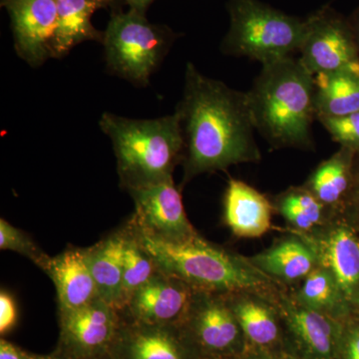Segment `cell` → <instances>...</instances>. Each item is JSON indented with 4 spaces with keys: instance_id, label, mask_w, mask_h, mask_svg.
I'll return each mask as SVG.
<instances>
[{
    "instance_id": "obj_30",
    "label": "cell",
    "mask_w": 359,
    "mask_h": 359,
    "mask_svg": "<svg viewBox=\"0 0 359 359\" xmlns=\"http://www.w3.org/2000/svg\"><path fill=\"white\" fill-rule=\"evenodd\" d=\"M342 219H346L354 230L359 231V153L354 158L353 187Z\"/></svg>"
},
{
    "instance_id": "obj_32",
    "label": "cell",
    "mask_w": 359,
    "mask_h": 359,
    "mask_svg": "<svg viewBox=\"0 0 359 359\" xmlns=\"http://www.w3.org/2000/svg\"><path fill=\"white\" fill-rule=\"evenodd\" d=\"M0 359H33L32 353H28L13 342L4 339L0 340Z\"/></svg>"
},
{
    "instance_id": "obj_34",
    "label": "cell",
    "mask_w": 359,
    "mask_h": 359,
    "mask_svg": "<svg viewBox=\"0 0 359 359\" xmlns=\"http://www.w3.org/2000/svg\"><path fill=\"white\" fill-rule=\"evenodd\" d=\"M347 18H348L349 25H351V29H353L354 39H355L359 53V6L354 9L353 13L347 16Z\"/></svg>"
},
{
    "instance_id": "obj_28",
    "label": "cell",
    "mask_w": 359,
    "mask_h": 359,
    "mask_svg": "<svg viewBox=\"0 0 359 359\" xmlns=\"http://www.w3.org/2000/svg\"><path fill=\"white\" fill-rule=\"evenodd\" d=\"M332 140L340 147L359 153V111L339 117L318 118Z\"/></svg>"
},
{
    "instance_id": "obj_4",
    "label": "cell",
    "mask_w": 359,
    "mask_h": 359,
    "mask_svg": "<svg viewBox=\"0 0 359 359\" xmlns=\"http://www.w3.org/2000/svg\"><path fill=\"white\" fill-rule=\"evenodd\" d=\"M99 126L114 149L120 186L129 191L173 179L185 156L178 113L157 119H130L104 113Z\"/></svg>"
},
{
    "instance_id": "obj_5",
    "label": "cell",
    "mask_w": 359,
    "mask_h": 359,
    "mask_svg": "<svg viewBox=\"0 0 359 359\" xmlns=\"http://www.w3.org/2000/svg\"><path fill=\"white\" fill-rule=\"evenodd\" d=\"M230 27L221 44L224 54L262 65L299 51L306 18L283 13L261 0H229Z\"/></svg>"
},
{
    "instance_id": "obj_36",
    "label": "cell",
    "mask_w": 359,
    "mask_h": 359,
    "mask_svg": "<svg viewBox=\"0 0 359 359\" xmlns=\"http://www.w3.org/2000/svg\"><path fill=\"white\" fill-rule=\"evenodd\" d=\"M33 359H71L68 358V356L65 355V354L58 353L57 351H54L53 353L50 354H45V355H41V354H35L32 353Z\"/></svg>"
},
{
    "instance_id": "obj_26",
    "label": "cell",
    "mask_w": 359,
    "mask_h": 359,
    "mask_svg": "<svg viewBox=\"0 0 359 359\" xmlns=\"http://www.w3.org/2000/svg\"><path fill=\"white\" fill-rule=\"evenodd\" d=\"M124 226L126 238L120 311L124 308L132 294L159 271L152 257L142 245L131 221L129 219L126 222Z\"/></svg>"
},
{
    "instance_id": "obj_11",
    "label": "cell",
    "mask_w": 359,
    "mask_h": 359,
    "mask_svg": "<svg viewBox=\"0 0 359 359\" xmlns=\"http://www.w3.org/2000/svg\"><path fill=\"white\" fill-rule=\"evenodd\" d=\"M128 193L135 204L130 219L141 233L165 242H181L199 233L187 217L181 190L174 180Z\"/></svg>"
},
{
    "instance_id": "obj_37",
    "label": "cell",
    "mask_w": 359,
    "mask_h": 359,
    "mask_svg": "<svg viewBox=\"0 0 359 359\" xmlns=\"http://www.w3.org/2000/svg\"><path fill=\"white\" fill-rule=\"evenodd\" d=\"M353 308L356 309V311L359 313V295L358 297H356V299H353Z\"/></svg>"
},
{
    "instance_id": "obj_10",
    "label": "cell",
    "mask_w": 359,
    "mask_h": 359,
    "mask_svg": "<svg viewBox=\"0 0 359 359\" xmlns=\"http://www.w3.org/2000/svg\"><path fill=\"white\" fill-rule=\"evenodd\" d=\"M285 327L287 351L297 359H339L344 321L301 306L283 289L276 297Z\"/></svg>"
},
{
    "instance_id": "obj_17",
    "label": "cell",
    "mask_w": 359,
    "mask_h": 359,
    "mask_svg": "<svg viewBox=\"0 0 359 359\" xmlns=\"http://www.w3.org/2000/svg\"><path fill=\"white\" fill-rule=\"evenodd\" d=\"M249 259L264 275L287 290L299 287L320 264L313 245L292 231L276 238L271 247Z\"/></svg>"
},
{
    "instance_id": "obj_8",
    "label": "cell",
    "mask_w": 359,
    "mask_h": 359,
    "mask_svg": "<svg viewBox=\"0 0 359 359\" xmlns=\"http://www.w3.org/2000/svg\"><path fill=\"white\" fill-rule=\"evenodd\" d=\"M301 61L313 75L359 69V53L348 18L325 6L306 18Z\"/></svg>"
},
{
    "instance_id": "obj_13",
    "label": "cell",
    "mask_w": 359,
    "mask_h": 359,
    "mask_svg": "<svg viewBox=\"0 0 359 359\" xmlns=\"http://www.w3.org/2000/svg\"><path fill=\"white\" fill-rule=\"evenodd\" d=\"M120 314L111 359H201L180 325H147Z\"/></svg>"
},
{
    "instance_id": "obj_3",
    "label": "cell",
    "mask_w": 359,
    "mask_h": 359,
    "mask_svg": "<svg viewBox=\"0 0 359 359\" xmlns=\"http://www.w3.org/2000/svg\"><path fill=\"white\" fill-rule=\"evenodd\" d=\"M130 221L158 269L183 280L193 290L276 294L283 289L255 266L249 257L209 242L200 233L181 242H165L141 233Z\"/></svg>"
},
{
    "instance_id": "obj_1",
    "label": "cell",
    "mask_w": 359,
    "mask_h": 359,
    "mask_svg": "<svg viewBox=\"0 0 359 359\" xmlns=\"http://www.w3.org/2000/svg\"><path fill=\"white\" fill-rule=\"evenodd\" d=\"M184 87L176 109L185 140L183 185L202 174L261 162L247 92L205 76L191 62Z\"/></svg>"
},
{
    "instance_id": "obj_18",
    "label": "cell",
    "mask_w": 359,
    "mask_h": 359,
    "mask_svg": "<svg viewBox=\"0 0 359 359\" xmlns=\"http://www.w3.org/2000/svg\"><path fill=\"white\" fill-rule=\"evenodd\" d=\"M275 208L266 195L241 180L231 179L224 197V222L243 238H261L271 231Z\"/></svg>"
},
{
    "instance_id": "obj_7",
    "label": "cell",
    "mask_w": 359,
    "mask_h": 359,
    "mask_svg": "<svg viewBox=\"0 0 359 359\" xmlns=\"http://www.w3.org/2000/svg\"><path fill=\"white\" fill-rule=\"evenodd\" d=\"M180 327L201 359H236L247 351L226 294L194 290Z\"/></svg>"
},
{
    "instance_id": "obj_27",
    "label": "cell",
    "mask_w": 359,
    "mask_h": 359,
    "mask_svg": "<svg viewBox=\"0 0 359 359\" xmlns=\"http://www.w3.org/2000/svg\"><path fill=\"white\" fill-rule=\"evenodd\" d=\"M0 249L13 250L27 257L44 273L48 269L51 257L25 231L15 228L6 219H0Z\"/></svg>"
},
{
    "instance_id": "obj_19",
    "label": "cell",
    "mask_w": 359,
    "mask_h": 359,
    "mask_svg": "<svg viewBox=\"0 0 359 359\" xmlns=\"http://www.w3.org/2000/svg\"><path fill=\"white\" fill-rule=\"evenodd\" d=\"M45 273L55 285L58 311L80 308L99 297L87 248H66L57 256L51 257Z\"/></svg>"
},
{
    "instance_id": "obj_20",
    "label": "cell",
    "mask_w": 359,
    "mask_h": 359,
    "mask_svg": "<svg viewBox=\"0 0 359 359\" xmlns=\"http://www.w3.org/2000/svg\"><path fill=\"white\" fill-rule=\"evenodd\" d=\"M355 155L353 151L340 147L332 157L321 162L302 184L334 219L342 218L351 195Z\"/></svg>"
},
{
    "instance_id": "obj_33",
    "label": "cell",
    "mask_w": 359,
    "mask_h": 359,
    "mask_svg": "<svg viewBox=\"0 0 359 359\" xmlns=\"http://www.w3.org/2000/svg\"><path fill=\"white\" fill-rule=\"evenodd\" d=\"M236 359H297L287 353V351H276V353H271V351H252V349H247L242 355L238 356Z\"/></svg>"
},
{
    "instance_id": "obj_35",
    "label": "cell",
    "mask_w": 359,
    "mask_h": 359,
    "mask_svg": "<svg viewBox=\"0 0 359 359\" xmlns=\"http://www.w3.org/2000/svg\"><path fill=\"white\" fill-rule=\"evenodd\" d=\"M130 6L131 11L141 14H145L148 7L152 4L153 0H125Z\"/></svg>"
},
{
    "instance_id": "obj_14",
    "label": "cell",
    "mask_w": 359,
    "mask_h": 359,
    "mask_svg": "<svg viewBox=\"0 0 359 359\" xmlns=\"http://www.w3.org/2000/svg\"><path fill=\"white\" fill-rule=\"evenodd\" d=\"M194 290L183 280L159 271L132 294L120 313L147 325H181Z\"/></svg>"
},
{
    "instance_id": "obj_25",
    "label": "cell",
    "mask_w": 359,
    "mask_h": 359,
    "mask_svg": "<svg viewBox=\"0 0 359 359\" xmlns=\"http://www.w3.org/2000/svg\"><path fill=\"white\" fill-rule=\"evenodd\" d=\"M275 212L287 226V231L308 235L332 222L327 211L313 194L304 185L290 187L271 199Z\"/></svg>"
},
{
    "instance_id": "obj_24",
    "label": "cell",
    "mask_w": 359,
    "mask_h": 359,
    "mask_svg": "<svg viewBox=\"0 0 359 359\" xmlns=\"http://www.w3.org/2000/svg\"><path fill=\"white\" fill-rule=\"evenodd\" d=\"M316 119L339 117L359 111V69L314 75Z\"/></svg>"
},
{
    "instance_id": "obj_6",
    "label": "cell",
    "mask_w": 359,
    "mask_h": 359,
    "mask_svg": "<svg viewBox=\"0 0 359 359\" xmlns=\"http://www.w3.org/2000/svg\"><path fill=\"white\" fill-rule=\"evenodd\" d=\"M177 35L166 25H154L145 14L114 13L104 32L106 65L116 76L137 87L149 85Z\"/></svg>"
},
{
    "instance_id": "obj_22",
    "label": "cell",
    "mask_w": 359,
    "mask_h": 359,
    "mask_svg": "<svg viewBox=\"0 0 359 359\" xmlns=\"http://www.w3.org/2000/svg\"><path fill=\"white\" fill-rule=\"evenodd\" d=\"M113 0H57V28L53 58L65 57L74 47L85 41L102 43L104 32L91 22L97 9Z\"/></svg>"
},
{
    "instance_id": "obj_12",
    "label": "cell",
    "mask_w": 359,
    "mask_h": 359,
    "mask_svg": "<svg viewBox=\"0 0 359 359\" xmlns=\"http://www.w3.org/2000/svg\"><path fill=\"white\" fill-rule=\"evenodd\" d=\"M1 4L11 16L18 55L33 67L53 58L57 0H1Z\"/></svg>"
},
{
    "instance_id": "obj_2",
    "label": "cell",
    "mask_w": 359,
    "mask_h": 359,
    "mask_svg": "<svg viewBox=\"0 0 359 359\" xmlns=\"http://www.w3.org/2000/svg\"><path fill=\"white\" fill-rule=\"evenodd\" d=\"M247 97L255 129L271 147L314 150V75L301 59L262 65Z\"/></svg>"
},
{
    "instance_id": "obj_29",
    "label": "cell",
    "mask_w": 359,
    "mask_h": 359,
    "mask_svg": "<svg viewBox=\"0 0 359 359\" xmlns=\"http://www.w3.org/2000/svg\"><path fill=\"white\" fill-rule=\"evenodd\" d=\"M339 359H359V313L344 321Z\"/></svg>"
},
{
    "instance_id": "obj_15",
    "label": "cell",
    "mask_w": 359,
    "mask_h": 359,
    "mask_svg": "<svg viewBox=\"0 0 359 359\" xmlns=\"http://www.w3.org/2000/svg\"><path fill=\"white\" fill-rule=\"evenodd\" d=\"M299 236L313 245L318 263L334 275L340 289L353 304V299L359 295L358 231L346 219L339 218L313 233Z\"/></svg>"
},
{
    "instance_id": "obj_9",
    "label": "cell",
    "mask_w": 359,
    "mask_h": 359,
    "mask_svg": "<svg viewBox=\"0 0 359 359\" xmlns=\"http://www.w3.org/2000/svg\"><path fill=\"white\" fill-rule=\"evenodd\" d=\"M121 314L100 297L73 309L58 311L59 339L55 351L71 359L109 355Z\"/></svg>"
},
{
    "instance_id": "obj_21",
    "label": "cell",
    "mask_w": 359,
    "mask_h": 359,
    "mask_svg": "<svg viewBox=\"0 0 359 359\" xmlns=\"http://www.w3.org/2000/svg\"><path fill=\"white\" fill-rule=\"evenodd\" d=\"M125 226L106 236L88 250L92 275L98 295L104 302L120 311L123 271H124Z\"/></svg>"
},
{
    "instance_id": "obj_23",
    "label": "cell",
    "mask_w": 359,
    "mask_h": 359,
    "mask_svg": "<svg viewBox=\"0 0 359 359\" xmlns=\"http://www.w3.org/2000/svg\"><path fill=\"white\" fill-rule=\"evenodd\" d=\"M290 290L301 306L334 320L344 321L359 313L346 299L334 275L320 264L299 287Z\"/></svg>"
},
{
    "instance_id": "obj_38",
    "label": "cell",
    "mask_w": 359,
    "mask_h": 359,
    "mask_svg": "<svg viewBox=\"0 0 359 359\" xmlns=\"http://www.w3.org/2000/svg\"><path fill=\"white\" fill-rule=\"evenodd\" d=\"M101 359H111V358H110V356H109V355H108V356H106V358H101Z\"/></svg>"
},
{
    "instance_id": "obj_16",
    "label": "cell",
    "mask_w": 359,
    "mask_h": 359,
    "mask_svg": "<svg viewBox=\"0 0 359 359\" xmlns=\"http://www.w3.org/2000/svg\"><path fill=\"white\" fill-rule=\"evenodd\" d=\"M280 292L268 294L240 290L226 294L242 328L247 349L271 353L287 351L282 313L276 302Z\"/></svg>"
},
{
    "instance_id": "obj_31",
    "label": "cell",
    "mask_w": 359,
    "mask_h": 359,
    "mask_svg": "<svg viewBox=\"0 0 359 359\" xmlns=\"http://www.w3.org/2000/svg\"><path fill=\"white\" fill-rule=\"evenodd\" d=\"M18 323V308L13 295L6 290L0 292V334L2 337L13 330Z\"/></svg>"
}]
</instances>
